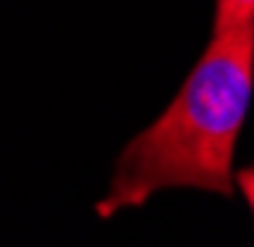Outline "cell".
<instances>
[{
	"label": "cell",
	"mask_w": 254,
	"mask_h": 247,
	"mask_svg": "<svg viewBox=\"0 0 254 247\" xmlns=\"http://www.w3.org/2000/svg\"><path fill=\"white\" fill-rule=\"evenodd\" d=\"M254 96V24L210 35L175 100L130 137L96 213L107 220L162 189L230 196L237 185L234 148Z\"/></svg>",
	"instance_id": "cell-1"
},
{
	"label": "cell",
	"mask_w": 254,
	"mask_h": 247,
	"mask_svg": "<svg viewBox=\"0 0 254 247\" xmlns=\"http://www.w3.org/2000/svg\"><path fill=\"white\" fill-rule=\"evenodd\" d=\"M254 24V0H216L213 3V35Z\"/></svg>",
	"instance_id": "cell-2"
},
{
	"label": "cell",
	"mask_w": 254,
	"mask_h": 247,
	"mask_svg": "<svg viewBox=\"0 0 254 247\" xmlns=\"http://www.w3.org/2000/svg\"><path fill=\"white\" fill-rule=\"evenodd\" d=\"M237 185H241V192L251 203V213H254V168H241L237 172Z\"/></svg>",
	"instance_id": "cell-3"
}]
</instances>
